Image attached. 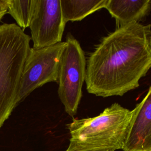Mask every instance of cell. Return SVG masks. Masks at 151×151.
<instances>
[{"label":"cell","mask_w":151,"mask_h":151,"mask_svg":"<svg viewBox=\"0 0 151 151\" xmlns=\"http://www.w3.org/2000/svg\"><path fill=\"white\" fill-rule=\"evenodd\" d=\"M107 0H60L62 15L66 24L84 19L96 11L104 8Z\"/></svg>","instance_id":"9"},{"label":"cell","mask_w":151,"mask_h":151,"mask_svg":"<svg viewBox=\"0 0 151 151\" xmlns=\"http://www.w3.org/2000/svg\"><path fill=\"white\" fill-rule=\"evenodd\" d=\"M151 68V25L132 22L103 38L90 55L87 91L107 97L123 96L139 86Z\"/></svg>","instance_id":"1"},{"label":"cell","mask_w":151,"mask_h":151,"mask_svg":"<svg viewBox=\"0 0 151 151\" xmlns=\"http://www.w3.org/2000/svg\"><path fill=\"white\" fill-rule=\"evenodd\" d=\"M29 24L34 48H42L61 42L65 23L60 0H32Z\"/></svg>","instance_id":"6"},{"label":"cell","mask_w":151,"mask_h":151,"mask_svg":"<svg viewBox=\"0 0 151 151\" xmlns=\"http://www.w3.org/2000/svg\"><path fill=\"white\" fill-rule=\"evenodd\" d=\"M134 114L123 151H151V86Z\"/></svg>","instance_id":"7"},{"label":"cell","mask_w":151,"mask_h":151,"mask_svg":"<svg viewBox=\"0 0 151 151\" xmlns=\"http://www.w3.org/2000/svg\"><path fill=\"white\" fill-rule=\"evenodd\" d=\"M66 42L42 48H31L24 64L16 105L32 91L49 82H58L61 58Z\"/></svg>","instance_id":"5"},{"label":"cell","mask_w":151,"mask_h":151,"mask_svg":"<svg viewBox=\"0 0 151 151\" xmlns=\"http://www.w3.org/2000/svg\"><path fill=\"white\" fill-rule=\"evenodd\" d=\"M134 110L114 103L99 115L76 119L67 124L70 134L65 151H116L122 149Z\"/></svg>","instance_id":"2"},{"label":"cell","mask_w":151,"mask_h":151,"mask_svg":"<svg viewBox=\"0 0 151 151\" xmlns=\"http://www.w3.org/2000/svg\"><path fill=\"white\" fill-rule=\"evenodd\" d=\"M30 40L31 37L15 24L0 25V129L17 106Z\"/></svg>","instance_id":"3"},{"label":"cell","mask_w":151,"mask_h":151,"mask_svg":"<svg viewBox=\"0 0 151 151\" xmlns=\"http://www.w3.org/2000/svg\"><path fill=\"white\" fill-rule=\"evenodd\" d=\"M7 0H0V21L7 13Z\"/></svg>","instance_id":"11"},{"label":"cell","mask_w":151,"mask_h":151,"mask_svg":"<svg viewBox=\"0 0 151 151\" xmlns=\"http://www.w3.org/2000/svg\"><path fill=\"white\" fill-rule=\"evenodd\" d=\"M58 76V94L65 111L76 115L82 97V87L86 74V61L78 41L71 35L67 37Z\"/></svg>","instance_id":"4"},{"label":"cell","mask_w":151,"mask_h":151,"mask_svg":"<svg viewBox=\"0 0 151 151\" xmlns=\"http://www.w3.org/2000/svg\"><path fill=\"white\" fill-rule=\"evenodd\" d=\"M32 7V0H7V12L23 30L29 26Z\"/></svg>","instance_id":"10"},{"label":"cell","mask_w":151,"mask_h":151,"mask_svg":"<svg viewBox=\"0 0 151 151\" xmlns=\"http://www.w3.org/2000/svg\"><path fill=\"white\" fill-rule=\"evenodd\" d=\"M104 8L121 27L143 18L151 9V0H107Z\"/></svg>","instance_id":"8"}]
</instances>
